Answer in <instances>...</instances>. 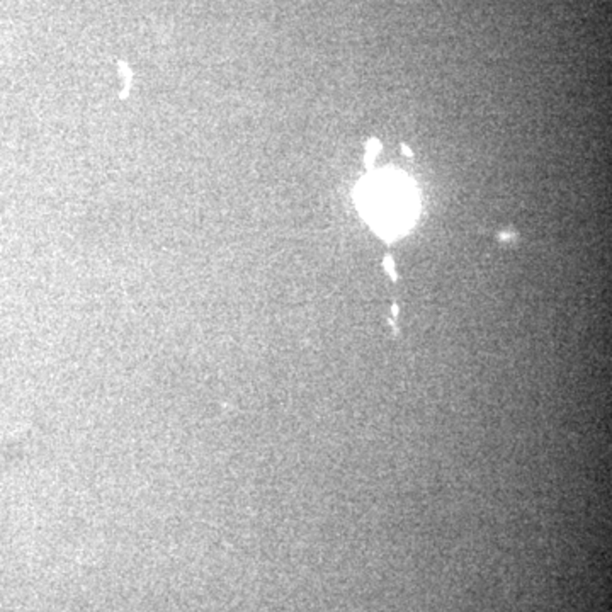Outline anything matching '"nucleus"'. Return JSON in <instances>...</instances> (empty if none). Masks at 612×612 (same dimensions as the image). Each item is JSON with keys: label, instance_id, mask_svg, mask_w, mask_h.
Instances as JSON below:
<instances>
[{"label": "nucleus", "instance_id": "obj_1", "mask_svg": "<svg viewBox=\"0 0 612 612\" xmlns=\"http://www.w3.org/2000/svg\"><path fill=\"white\" fill-rule=\"evenodd\" d=\"M359 208L383 237L400 235L415 216V192L398 175L381 174L361 184Z\"/></svg>", "mask_w": 612, "mask_h": 612}, {"label": "nucleus", "instance_id": "obj_2", "mask_svg": "<svg viewBox=\"0 0 612 612\" xmlns=\"http://www.w3.org/2000/svg\"><path fill=\"white\" fill-rule=\"evenodd\" d=\"M384 265H386V269H389V274H391V277H395V274H393V260H391V257H386V259H384Z\"/></svg>", "mask_w": 612, "mask_h": 612}, {"label": "nucleus", "instance_id": "obj_3", "mask_svg": "<svg viewBox=\"0 0 612 612\" xmlns=\"http://www.w3.org/2000/svg\"><path fill=\"white\" fill-rule=\"evenodd\" d=\"M401 150H404V153H406V155H410V157L413 155V153L410 152V150H408V147H406V145H401Z\"/></svg>", "mask_w": 612, "mask_h": 612}]
</instances>
